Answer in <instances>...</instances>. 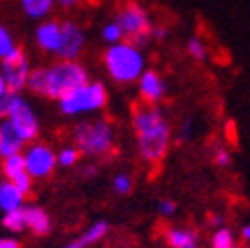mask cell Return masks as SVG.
<instances>
[{"label": "cell", "mask_w": 250, "mask_h": 248, "mask_svg": "<svg viewBox=\"0 0 250 248\" xmlns=\"http://www.w3.org/2000/svg\"><path fill=\"white\" fill-rule=\"evenodd\" d=\"M80 157H82V153H80L74 145H66V147H62V149L56 153L58 165H60V167H66V169L74 167V165L80 161Z\"/></svg>", "instance_id": "7402d4cb"}, {"label": "cell", "mask_w": 250, "mask_h": 248, "mask_svg": "<svg viewBox=\"0 0 250 248\" xmlns=\"http://www.w3.org/2000/svg\"><path fill=\"white\" fill-rule=\"evenodd\" d=\"M85 44L83 30L74 22V20H64L62 22V46L58 52L60 60H76Z\"/></svg>", "instance_id": "30bf717a"}, {"label": "cell", "mask_w": 250, "mask_h": 248, "mask_svg": "<svg viewBox=\"0 0 250 248\" xmlns=\"http://www.w3.org/2000/svg\"><path fill=\"white\" fill-rule=\"evenodd\" d=\"M102 38L111 46V44H117V42H123V32H121V28L117 26V22H107L102 30Z\"/></svg>", "instance_id": "d4e9b609"}, {"label": "cell", "mask_w": 250, "mask_h": 248, "mask_svg": "<svg viewBox=\"0 0 250 248\" xmlns=\"http://www.w3.org/2000/svg\"><path fill=\"white\" fill-rule=\"evenodd\" d=\"M89 82L87 70L76 60H58L56 64L34 68L30 72L28 89L48 100H62L72 89Z\"/></svg>", "instance_id": "7a4b0ae2"}, {"label": "cell", "mask_w": 250, "mask_h": 248, "mask_svg": "<svg viewBox=\"0 0 250 248\" xmlns=\"http://www.w3.org/2000/svg\"><path fill=\"white\" fill-rule=\"evenodd\" d=\"M14 48H16V42L10 34V30L4 24H0V62H2Z\"/></svg>", "instance_id": "cb8c5ba5"}, {"label": "cell", "mask_w": 250, "mask_h": 248, "mask_svg": "<svg viewBox=\"0 0 250 248\" xmlns=\"http://www.w3.org/2000/svg\"><path fill=\"white\" fill-rule=\"evenodd\" d=\"M72 139L74 147L85 157H107L115 147V131L107 119L80 121Z\"/></svg>", "instance_id": "277c9868"}, {"label": "cell", "mask_w": 250, "mask_h": 248, "mask_svg": "<svg viewBox=\"0 0 250 248\" xmlns=\"http://www.w3.org/2000/svg\"><path fill=\"white\" fill-rule=\"evenodd\" d=\"M133 189V179L127 173H119L113 177V191L117 195H129Z\"/></svg>", "instance_id": "484cf974"}, {"label": "cell", "mask_w": 250, "mask_h": 248, "mask_svg": "<svg viewBox=\"0 0 250 248\" xmlns=\"http://www.w3.org/2000/svg\"><path fill=\"white\" fill-rule=\"evenodd\" d=\"M83 173H85L87 177H93V175H96V173H98V169H96V167H87V169H85Z\"/></svg>", "instance_id": "8d00e7d4"}, {"label": "cell", "mask_w": 250, "mask_h": 248, "mask_svg": "<svg viewBox=\"0 0 250 248\" xmlns=\"http://www.w3.org/2000/svg\"><path fill=\"white\" fill-rule=\"evenodd\" d=\"M157 210H159V214H163V216H173L175 210H177V203L171 201V199H163V201H159Z\"/></svg>", "instance_id": "83f0119b"}, {"label": "cell", "mask_w": 250, "mask_h": 248, "mask_svg": "<svg viewBox=\"0 0 250 248\" xmlns=\"http://www.w3.org/2000/svg\"><path fill=\"white\" fill-rule=\"evenodd\" d=\"M2 227L8 230V232H24L26 230V216H24V207L18 208V210H12V212H4L2 216Z\"/></svg>", "instance_id": "ffe728a7"}, {"label": "cell", "mask_w": 250, "mask_h": 248, "mask_svg": "<svg viewBox=\"0 0 250 248\" xmlns=\"http://www.w3.org/2000/svg\"><path fill=\"white\" fill-rule=\"evenodd\" d=\"M24 216H26V230H32L36 236H46L52 228V221L48 212L42 207H24Z\"/></svg>", "instance_id": "9a60e30c"}, {"label": "cell", "mask_w": 250, "mask_h": 248, "mask_svg": "<svg viewBox=\"0 0 250 248\" xmlns=\"http://www.w3.org/2000/svg\"><path fill=\"white\" fill-rule=\"evenodd\" d=\"M104 64H105L107 76L117 83H137L143 72L147 70L141 48L125 40L111 44L105 50Z\"/></svg>", "instance_id": "3957f363"}, {"label": "cell", "mask_w": 250, "mask_h": 248, "mask_svg": "<svg viewBox=\"0 0 250 248\" xmlns=\"http://www.w3.org/2000/svg\"><path fill=\"white\" fill-rule=\"evenodd\" d=\"M26 149V141L20 137V133L14 129V125L8 119H0V157H10L18 155Z\"/></svg>", "instance_id": "5bb4252c"}, {"label": "cell", "mask_w": 250, "mask_h": 248, "mask_svg": "<svg viewBox=\"0 0 250 248\" xmlns=\"http://www.w3.org/2000/svg\"><path fill=\"white\" fill-rule=\"evenodd\" d=\"M107 103V89L102 82H85L83 85L72 89L60 100V111L76 117V115H87L104 109Z\"/></svg>", "instance_id": "5b68a950"}, {"label": "cell", "mask_w": 250, "mask_h": 248, "mask_svg": "<svg viewBox=\"0 0 250 248\" xmlns=\"http://www.w3.org/2000/svg\"><path fill=\"white\" fill-rule=\"evenodd\" d=\"M24 163H26V171L32 177V181H40L46 179L54 173V169L58 167V159H56V151L40 141L30 143L24 149Z\"/></svg>", "instance_id": "ba28073f"}, {"label": "cell", "mask_w": 250, "mask_h": 248, "mask_svg": "<svg viewBox=\"0 0 250 248\" xmlns=\"http://www.w3.org/2000/svg\"><path fill=\"white\" fill-rule=\"evenodd\" d=\"M187 52H189V56H191L193 60H197V62H205V60L208 58V48H207V44H205L201 38H197V36H193L189 42H187Z\"/></svg>", "instance_id": "603a6c76"}, {"label": "cell", "mask_w": 250, "mask_h": 248, "mask_svg": "<svg viewBox=\"0 0 250 248\" xmlns=\"http://www.w3.org/2000/svg\"><path fill=\"white\" fill-rule=\"evenodd\" d=\"M56 4L64 6V8H76L82 4V0H56Z\"/></svg>", "instance_id": "836d02e7"}, {"label": "cell", "mask_w": 250, "mask_h": 248, "mask_svg": "<svg viewBox=\"0 0 250 248\" xmlns=\"http://www.w3.org/2000/svg\"><path fill=\"white\" fill-rule=\"evenodd\" d=\"M30 62L26 58V54L16 46L2 62H0V74L4 76V82L8 85L10 94H20L24 87H28V80H30Z\"/></svg>", "instance_id": "9c48e42d"}, {"label": "cell", "mask_w": 250, "mask_h": 248, "mask_svg": "<svg viewBox=\"0 0 250 248\" xmlns=\"http://www.w3.org/2000/svg\"><path fill=\"white\" fill-rule=\"evenodd\" d=\"M107 230H109V225L105 221H98V223H93L89 228H85L78 238L64 244V248H89L93 244H98L102 238H105Z\"/></svg>", "instance_id": "e0dca14e"}, {"label": "cell", "mask_w": 250, "mask_h": 248, "mask_svg": "<svg viewBox=\"0 0 250 248\" xmlns=\"http://www.w3.org/2000/svg\"><path fill=\"white\" fill-rule=\"evenodd\" d=\"M191 135V119H185L183 121V125H181V129H179V135H177V141L181 143V141H185L187 137Z\"/></svg>", "instance_id": "4dcf8cb0"}, {"label": "cell", "mask_w": 250, "mask_h": 248, "mask_svg": "<svg viewBox=\"0 0 250 248\" xmlns=\"http://www.w3.org/2000/svg\"><path fill=\"white\" fill-rule=\"evenodd\" d=\"M6 119L12 123L14 129L20 133V137L26 143H34V139L40 133V119L32 109V105L20 94H10V107Z\"/></svg>", "instance_id": "52a82bcc"}, {"label": "cell", "mask_w": 250, "mask_h": 248, "mask_svg": "<svg viewBox=\"0 0 250 248\" xmlns=\"http://www.w3.org/2000/svg\"><path fill=\"white\" fill-rule=\"evenodd\" d=\"M8 107H10V94L4 100H0V119L8 117Z\"/></svg>", "instance_id": "d6a6232c"}, {"label": "cell", "mask_w": 250, "mask_h": 248, "mask_svg": "<svg viewBox=\"0 0 250 248\" xmlns=\"http://www.w3.org/2000/svg\"><path fill=\"white\" fill-rule=\"evenodd\" d=\"M240 240H242L244 244H250V223L240 228Z\"/></svg>", "instance_id": "e575fe53"}, {"label": "cell", "mask_w": 250, "mask_h": 248, "mask_svg": "<svg viewBox=\"0 0 250 248\" xmlns=\"http://www.w3.org/2000/svg\"><path fill=\"white\" fill-rule=\"evenodd\" d=\"M208 225L212 227V228H223L225 227V216L223 214H218V212H210V216H208Z\"/></svg>", "instance_id": "f546056e"}, {"label": "cell", "mask_w": 250, "mask_h": 248, "mask_svg": "<svg viewBox=\"0 0 250 248\" xmlns=\"http://www.w3.org/2000/svg\"><path fill=\"white\" fill-rule=\"evenodd\" d=\"M139 96L147 105H157L167 94V82L155 70H145L137 82Z\"/></svg>", "instance_id": "8fae6325"}, {"label": "cell", "mask_w": 250, "mask_h": 248, "mask_svg": "<svg viewBox=\"0 0 250 248\" xmlns=\"http://www.w3.org/2000/svg\"><path fill=\"white\" fill-rule=\"evenodd\" d=\"M167 34H169V28L165 24H153V28H151V38L153 40H165Z\"/></svg>", "instance_id": "f1b7e54d"}, {"label": "cell", "mask_w": 250, "mask_h": 248, "mask_svg": "<svg viewBox=\"0 0 250 248\" xmlns=\"http://www.w3.org/2000/svg\"><path fill=\"white\" fill-rule=\"evenodd\" d=\"M113 22H117V26L121 28L125 42H131L141 48L151 38L153 22H151L149 12L139 2H127L125 6H121L117 10Z\"/></svg>", "instance_id": "8992f818"}, {"label": "cell", "mask_w": 250, "mask_h": 248, "mask_svg": "<svg viewBox=\"0 0 250 248\" xmlns=\"http://www.w3.org/2000/svg\"><path fill=\"white\" fill-rule=\"evenodd\" d=\"M2 175H4L6 181L14 183L24 195H28L30 191H32V183L34 181L26 171V163H24V155L22 153L10 155V157L2 159Z\"/></svg>", "instance_id": "7c38bea8"}, {"label": "cell", "mask_w": 250, "mask_h": 248, "mask_svg": "<svg viewBox=\"0 0 250 248\" xmlns=\"http://www.w3.org/2000/svg\"><path fill=\"white\" fill-rule=\"evenodd\" d=\"M212 163L216 165V167H230V163H232V153L227 149V147H223V145H218V147H214V151H212Z\"/></svg>", "instance_id": "4316f807"}, {"label": "cell", "mask_w": 250, "mask_h": 248, "mask_svg": "<svg viewBox=\"0 0 250 248\" xmlns=\"http://www.w3.org/2000/svg\"><path fill=\"white\" fill-rule=\"evenodd\" d=\"M210 248H238L232 230L225 227L214 230V234L210 236Z\"/></svg>", "instance_id": "44dd1931"}, {"label": "cell", "mask_w": 250, "mask_h": 248, "mask_svg": "<svg viewBox=\"0 0 250 248\" xmlns=\"http://www.w3.org/2000/svg\"><path fill=\"white\" fill-rule=\"evenodd\" d=\"M34 40H36V46L44 54L58 56L60 46H62V22H58V20L42 22L34 32Z\"/></svg>", "instance_id": "4fadbf2b"}, {"label": "cell", "mask_w": 250, "mask_h": 248, "mask_svg": "<svg viewBox=\"0 0 250 248\" xmlns=\"http://www.w3.org/2000/svg\"><path fill=\"white\" fill-rule=\"evenodd\" d=\"M26 195L10 181H0V210L2 212H12L24 207Z\"/></svg>", "instance_id": "ac0fdd59"}, {"label": "cell", "mask_w": 250, "mask_h": 248, "mask_svg": "<svg viewBox=\"0 0 250 248\" xmlns=\"http://www.w3.org/2000/svg\"><path fill=\"white\" fill-rule=\"evenodd\" d=\"M165 242L169 248H199V234L193 228L167 227Z\"/></svg>", "instance_id": "2e32d148"}, {"label": "cell", "mask_w": 250, "mask_h": 248, "mask_svg": "<svg viewBox=\"0 0 250 248\" xmlns=\"http://www.w3.org/2000/svg\"><path fill=\"white\" fill-rule=\"evenodd\" d=\"M133 129L139 157L147 165H161L171 147V125L157 105H141L133 109Z\"/></svg>", "instance_id": "6da1fadb"}, {"label": "cell", "mask_w": 250, "mask_h": 248, "mask_svg": "<svg viewBox=\"0 0 250 248\" xmlns=\"http://www.w3.org/2000/svg\"><path fill=\"white\" fill-rule=\"evenodd\" d=\"M24 14L32 20H44L56 6V0H20Z\"/></svg>", "instance_id": "d6986e66"}, {"label": "cell", "mask_w": 250, "mask_h": 248, "mask_svg": "<svg viewBox=\"0 0 250 248\" xmlns=\"http://www.w3.org/2000/svg\"><path fill=\"white\" fill-rule=\"evenodd\" d=\"M8 94H10V91H8V85H6V82H4V76L0 74V100H4Z\"/></svg>", "instance_id": "d590c367"}, {"label": "cell", "mask_w": 250, "mask_h": 248, "mask_svg": "<svg viewBox=\"0 0 250 248\" xmlns=\"http://www.w3.org/2000/svg\"><path fill=\"white\" fill-rule=\"evenodd\" d=\"M0 248H20V242L12 236H0Z\"/></svg>", "instance_id": "1f68e13d"}]
</instances>
